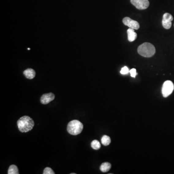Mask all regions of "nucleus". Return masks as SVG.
I'll list each match as a JSON object with an SVG mask.
<instances>
[{
	"label": "nucleus",
	"instance_id": "nucleus-1",
	"mask_svg": "<svg viewBox=\"0 0 174 174\" xmlns=\"http://www.w3.org/2000/svg\"><path fill=\"white\" fill-rule=\"evenodd\" d=\"M17 125L20 132L27 133L33 129L35 123L33 119L29 116H24L17 120Z\"/></svg>",
	"mask_w": 174,
	"mask_h": 174
},
{
	"label": "nucleus",
	"instance_id": "nucleus-2",
	"mask_svg": "<svg viewBox=\"0 0 174 174\" xmlns=\"http://www.w3.org/2000/svg\"><path fill=\"white\" fill-rule=\"evenodd\" d=\"M139 54L144 57L149 58L153 56L155 53L156 49L154 46L149 43H144L139 46L138 49Z\"/></svg>",
	"mask_w": 174,
	"mask_h": 174
},
{
	"label": "nucleus",
	"instance_id": "nucleus-3",
	"mask_svg": "<svg viewBox=\"0 0 174 174\" xmlns=\"http://www.w3.org/2000/svg\"><path fill=\"white\" fill-rule=\"evenodd\" d=\"M83 129V125L78 120H72L68 124L67 132L70 134L77 135L80 134Z\"/></svg>",
	"mask_w": 174,
	"mask_h": 174
},
{
	"label": "nucleus",
	"instance_id": "nucleus-4",
	"mask_svg": "<svg viewBox=\"0 0 174 174\" xmlns=\"http://www.w3.org/2000/svg\"><path fill=\"white\" fill-rule=\"evenodd\" d=\"M174 89L173 83L170 80H167L164 82L162 87V94L164 97H167L172 93Z\"/></svg>",
	"mask_w": 174,
	"mask_h": 174
},
{
	"label": "nucleus",
	"instance_id": "nucleus-5",
	"mask_svg": "<svg viewBox=\"0 0 174 174\" xmlns=\"http://www.w3.org/2000/svg\"><path fill=\"white\" fill-rule=\"evenodd\" d=\"M130 2L139 10L147 9L149 6V2L148 0H130Z\"/></svg>",
	"mask_w": 174,
	"mask_h": 174
},
{
	"label": "nucleus",
	"instance_id": "nucleus-6",
	"mask_svg": "<svg viewBox=\"0 0 174 174\" xmlns=\"http://www.w3.org/2000/svg\"><path fill=\"white\" fill-rule=\"evenodd\" d=\"M173 17L169 13H166L163 16L162 25L165 29H169L172 26Z\"/></svg>",
	"mask_w": 174,
	"mask_h": 174
},
{
	"label": "nucleus",
	"instance_id": "nucleus-7",
	"mask_svg": "<svg viewBox=\"0 0 174 174\" xmlns=\"http://www.w3.org/2000/svg\"><path fill=\"white\" fill-rule=\"evenodd\" d=\"M123 23L125 25L128 26L130 28L134 29V30H138L139 29L140 26L138 22L134 21L129 17H125L123 19Z\"/></svg>",
	"mask_w": 174,
	"mask_h": 174
},
{
	"label": "nucleus",
	"instance_id": "nucleus-8",
	"mask_svg": "<svg viewBox=\"0 0 174 174\" xmlns=\"http://www.w3.org/2000/svg\"><path fill=\"white\" fill-rule=\"evenodd\" d=\"M55 98V95L53 93L44 94L40 98V102L42 104H47L52 101Z\"/></svg>",
	"mask_w": 174,
	"mask_h": 174
},
{
	"label": "nucleus",
	"instance_id": "nucleus-9",
	"mask_svg": "<svg viewBox=\"0 0 174 174\" xmlns=\"http://www.w3.org/2000/svg\"><path fill=\"white\" fill-rule=\"evenodd\" d=\"M128 39L129 42L134 41L137 38V33L134 32V29L129 28L127 30Z\"/></svg>",
	"mask_w": 174,
	"mask_h": 174
},
{
	"label": "nucleus",
	"instance_id": "nucleus-10",
	"mask_svg": "<svg viewBox=\"0 0 174 174\" xmlns=\"http://www.w3.org/2000/svg\"><path fill=\"white\" fill-rule=\"evenodd\" d=\"M24 76L28 79H33L36 76V72L33 69L28 68L25 70L23 72Z\"/></svg>",
	"mask_w": 174,
	"mask_h": 174
},
{
	"label": "nucleus",
	"instance_id": "nucleus-11",
	"mask_svg": "<svg viewBox=\"0 0 174 174\" xmlns=\"http://www.w3.org/2000/svg\"><path fill=\"white\" fill-rule=\"evenodd\" d=\"M111 165L110 163L105 162V163H103L100 166V169L102 172L105 173V172H108L111 169Z\"/></svg>",
	"mask_w": 174,
	"mask_h": 174
},
{
	"label": "nucleus",
	"instance_id": "nucleus-12",
	"mask_svg": "<svg viewBox=\"0 0 174 174\" xmlns=\"http://www.w3.org/2000/svg\"><path fill=\"white\" fill-rule=\"evenodd\" d=\"M8 174H18L19 172H18V168L16 165H10L9 166V168L8 170Z\"/></svg>",
	"mask_w": 174,
	"mask_h": 174
},
{
	"label": "nucleus",
	"instance_id": "nucleus-13",
	"mask_svg": "<svg viewBox=\"0 0 174 174\" xmlns=\"http://www.w3.org/2000/svg\"><path fill=\"white\" fill-rule=\"evenodd\" d=\"M101 142L102 144L105 146H108L111 143V139L109 138V136L108 135H104L101 139Z\"/></svg>",
	"mask_w": 174,
	"mask_h": 174
},
{
	"label": "nucleus",
	"instance_id": "nucleus-14",
	"mask_svg": "<svg viewBox=\"0 0 174 174\" xmlns=\"http://www.w3.org/2000/svg\"><path fill=\"white\" fill-rule=\"evenodd\" d=\"M91 147L95 150H98L101 148V144L98 140H94L91 143Z\"/></svg>",
	"mask_w": 174,
	"mask_h": 174
},
{
	"label": "nucleus",
	"instance_id": "nucleus-15",
	"mask_svg": "<svg viewBox=\"0 0 174 174\" xmlns=\"http://www.w3.org/2000/svg\"><path fill=\"white\" fill-rule=\"evenodd\" d=\"M44 174H54V171L50 167H46L45 169L44 170Z\"/></svg>",
	"mask_w": 174,
	"mask_h": 174
},
{
	"label": "nucleus",
	"instance_id": "nucleus-16",
	"mask_svg": "<svg viewBox=\"0 0 174 174\" xmlns=\"http://www.w3.org/2000/svg\"><path fill=\"white\" fill-rule=\"evenodd\" d=\"M130 72L127 66H124V67L122 68L120 71V74H126Z\"/></svg>",
	"mask_w": 174,
	"mask_h": 174
},
{
	"label": "nucleus",
	"instance_id": "nucleus-17",
	"mask_svg": "<svg viewBox=\"0 0 174 174\" xmlns=\"http://www.w3.org/2000/svg\"><path fill=\"white\" fill-rule=\"evenodd\" d=\"M130 76L133 78H134L138 74V73H136V69H134V68H133V69L130 70Z\"/></svg>",
	"mask_w": 174,
	"mask_h": 174
}]
</instances>
